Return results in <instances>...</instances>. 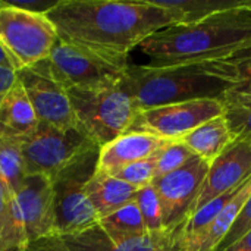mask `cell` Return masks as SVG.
<instances>
[{
    "label": "cell",
    "mask_w": 251,
    "mask_h": 251,
    "mask_svg": "<svg viewBox=\"0 0 251 251\" xmlns=\"http://www.w3.org/2000/svg\"><path fill=\"white\" fill-rule=\"evenodd\" d=\"M38 125L35 110L16 78L0 101V138L22 144L37 131Z\"/></svg>",
    "instance_id": "16"
},
{
    "label": "cell",
    "mask_w": 251,
    "mask_h": 251,
    "mask_svg": "<svg viewBox=\"0 0 251 251\" xmlns=\"http://www.w3.org/2000/svg\"><path fill=\"white\" fill-rule=\"evenodd\" d=\"M194 157L196 154L181 140L166 141V144L156 153V178L181 169Z\"/></svg>",
    "instance_id": "23"
},
{
    "label": "cell",
    "mask_w": 251,
    "mask_h": 251,
    "mask_svg": "<svg viewBox=\"0 0 251 251\" xmlns=\"http://www.w3.org/2000/svg\"><path fill=\"white\" fill-rule=\"evenodd\" d=\"M28 174L21 151V144L0 138V178L15 194L25 182Z\"/></svg>",
    "instance_id": "22"
},
{
    "label": "cell",
    "mask_w": 251,
    "mask_h": 251,
    "mask_svg": "<svg viewBox=\"0 0 251 251\" xmlns=\"http://www.w3.org/2000/svg\"><path fill=\"white\" fill-rule=\"evenodd\" d=\"M12 197H13V194L9 191L7 185H6L4 181L0 178V232L3 231L4 225H6L7 221H9Z\"/></svg>",
    "instance_id": "30"
},
{
    "label": "cell",
    "mask_w": 251,
    "mask_h": 251,
    "mask_svg": "<svg viewBox=\"0 0 251 251\" xmlns=\"http://www.w3.org/2000/svg\"><path fill=\"white\" fill-rule=\"evenodd\" d=\"M251 194V175L238 187L228 204L221 210V213L212 221L206 231L199 237L190 251H216L226 234L231 231L237 218L240 216L247 199Z\"/></svg>",
    "instance_id": "19"
},
{
    "label": "cell",
    "mask_w": 251,
    "mask_h": 251,
    "mask_svg": "<svg viewBox=\"0 0 251 251\" xmlns=\"http://www.w3.org/2000/svg\"><path fill=\"white\" fill-rule=\"evenodd\" d=\"M10 219L22 231L28 244L54 235L51 179L43 175H28L12 197Z\"/></svg>",
    "instance_id": "12"
},
{
    "label": "cell",
    "mask_w": 251,
    "mask_h": 251,
    "mask_svg": "<svg viewBox=\"0 0 251 251\" xmlns=\"http://www.w3.org/2000/svg\"><path fill=\"white\" fill-rule=\"evenodd\" d=\"M247 57L187 62L168 66L128 65L119 82L138 112L203 99L225 100L244 81Z\"/></svg>",
    "instance_id": "2"
},
{
    "label": "cell",
    "mask_w": 251,
    "mask_h": 251,
    "mask_svg": "<svg viewBox=\"0 0 251 251\" xmlns=\"http://www.w3.org/2000/svg\"><path fill=\"white\" fill-rule=\"evenodd\" d=\"M225 118L234 138H241L251 144V109L240 104H226Z\"/></svg>",
    "instance_id": "26"
},
{
    "label": "cell",
    "mask_w": 251,
    "mask_h": 251,
    "mask_svg": "<svg viewBox=\"0 0 251 251\" xmlns=\"http://www.w3.org/2000/svg\"><path fill=\"white\" fill-rule=\"evenodd\" d=\"M209 165L196 156L181 169L151 182L160 200L165 231L176 232L187 221L200 194Z\"/></svg>",
    "instance_id": "11"
},
{
    "label": "cell",
    "mask_w": 251,
    "mask_h": 251,
    "mask_svg": "<svg viewBox=\"0 0 251 251\" xmlns=\"http://www.w3.org/2000/svg\"><path fill=\"white\" fill-rule=\"evenodd\" d=\"M224 100L203 99L159 106L138 112L129 131L153 134L162 140H181L201 124L225 115Z\"/></svg>",
    "instance_id": "9"
},
{
    "label": "cell",
    "mask_w": 251,
    "mask_h": 251,
    "mask_svg": "<svg viewBox=\"0 0 251 251\" xmlns=\"http://www.w3.org/2000/svg\"><path fill=\"white\" fill-rule=\"evenodd\" d=\"M87 197L99 218L103 219L135 199L138 188L110 175H96L88 181Z\"/></svg>",
    "instance_id": "17"
},
{
    "label": "cell",
    "mask_w": 251,
    "mask_h": 251,
    "mask_svg": "<svg viewBox=\"0 0 251 251\" xmlns=\"http://www.w3.org/2000/svg\"><path fill=\"white\" fill-rule=\"evenodd\" d=\"M232 140L234 135L225 115L201 124L181 138V141L197 157L207 163H212L232 143Z\"/></svg>",
    "instance_id": "18"
},
{
    "label": "cell",
    "mask_w": 251,
    "mask_h": 251,
    "mask_svg": "<svg viewBox=\"0 0 251 251\" xmlns=\"http://www.w3.org/2000/svg\"><path fill=\"white\" fill-rule=\"evenodd\" d=\"M151 66L251 56V0L194 22L160 29L140 46Z\"/></svg>",
    "instance_id": "3"
},
{
    "label": "cell",
    "mask_w": 251,
    "mask_h": 251,
    "mask_svg": "<svg viewBox=\"0 0 251 251\" xmlns=\"http://www.w3.org/2000/svg\"><path fill=\"white\" fill-rule=\"evenodd\" d=\"M226 104H250L251 103V79H244L237 85L224 100Z\"/></svg>",
    "instance_id": "29"
},
{
    "label": "cell",
    "mask_w": 251,
    "mask_h": 251,
    "mask_svg": "<svg viewBox=\"0 0 251 251\" xmlns=\"http://www.w3.org/2000/svg\"><path fill=\"white\" fill-rule=\"evenodd\" d=\"M222 251H251V231Z\"/></svg>",
    "instance_id": "32"
},
{
    "label": "cell",
    "mask_w": 251,
    "mask_h": 251,
    "mask_svg": "<svg viewBox=\"0 0 251 251\" xmlns=\"http://www.w3.org/2000/svg\"><path fill=\"white\" fill-rule=\"evenodd\" d=\"M57 40L47 15L0 6V46L15 71L46 60Z\"/></svg>",
    "instance_id": "7"
},
{
    "label": "cell",
    "mask_w": 251,
    "mask_h": 251,
    "mask_svg": "<svg viewBox=\"0 0 251 251\" xmlns=\"http://www.w3.org/2000/svg\"><path fill=\"white\" fill-rule=\"evenodd\" d=\"M94 147L99 146L76 128L59 129L40 122L37 131L21 144V151L28 175L53 179L69 163Z\"/></svg>",
    "instance_id": "8"
},
{
    "label": "cell",
    "mask_w": 251,
    "mask_h": 251,
    "mask_svg": "<svg viewBox=\"0 0 251 251\" xmlns=\"http://www.w3.org/2000/svg\"><path fill=\"white\" fill-rule=\"evenodd\" d=\"M243 74H244V79H251V56L250 59L243 65Z\"/></svg>",
    "instance_id": "35"
},
{
    "label": "cell",
    "mask_w": 251,
    "mask_h": 251,
    "mask_svg": "<svg viewBox=\"0 0 251 251\" xmlns=\"http://www.w3.org/2000/svg\"><path fill=\"white\" fill-rule=\"evenodd\" d=\"M110 176H115L138 190L146 185H150L156 178V154L126 165Z\"/></svg>",
    "instance_id": "25"
},
{
    "label": "cell",
    "mask_w": 251,
    "mask_h": 251,
    "mask_svg": "<svg viewBox=\"0 0 251 251\" xmlns=\"http://www.w3.org/2000/svg\"><path fill=\"white\" fill-rule=\"evenodd\" d=\"M169 251H181V250H169Z\"/></svg>",
    "instance_id": "38"
},
{
    "label": "cell",
    "mask_w": 251,
    "mask_h": 251,
    "mask_svg": "<svg viewBox=\"0 0 251 251\" xmlns=\"http://www.w3.org/2000/svg\"><path fill=\"white\" fill-rule=\"evenodd\" d=\"M157 4L172 9L182 18V24L194 22L216 12L241 4L244 0H154Z\"/></svg>",
    "instance_id": "21"
},
{
    "label": "cell",
    "mask_w": 251,
    "mask_h": 251,
    "mask_svg": "<svg viewBox=\"0 0 251 251\" xmlns=\"http://www.w3.org/2000/svg\"><path fill=\"white\" fill-rule=\"evenodd\" d=\"M26 251H57V250H54V249L49 247V246H47V244H44L41 240H38V241H34V243L28 244Z\"/></svg>",
    "instance_id": "33"
},
{
    "label": "cell",
    "mask_w": 251,
    "mask_h": 251,
    "mask_svg": "<svg viewBox=\"0 0 251 251\" xmlns=\"http://www.w3.org/2000/svg\"><path fill=\"white\" fill-rule=\"evenodd\" d=\"M16 81V71L0 66V101Z\"/></svg>",
    "instance_id": "31"
},
{
    "label": "cell",
    "mask_w": 251,
    "mask_h": 251,
    "mask_svg": "<svg viewBox=\"0 0 251 251\" xmlns=\"http://www.w3.org/2000/svg\"><path fill=\"white\" fill-rule=\"evenodd\" d=\"M99 225L115 243H122L147 234L143 216L134 200L119 210L113 212L112 215L100 219Z\"/></svg>",
    "instance_id": "20"
},
{
    "label": "cell",
    "mask_w": 251,
    "mask_h": 251,
    "mask_svg": "<svg viewBox=\"0 0 251 251\" xmlns=\"http://www.w3.org/2000/svg\"><path fill=\"white\" fill-rule=\"evenodd\" d=\"M59 0H0V6H9L34 13H49Z\"/></svg>",
    "instance_id": "28"
},
{
    "label": "cell",
    "mask_w": 251,
    "mask_h": 251,
    "mask_svg": "<svg viewBox=\"0 0 251 251\" xmlns=\"http://www.w3.org/2000/svg\"><path fill=\"white\" fill-rule=\"evenodd\" d=\"M166 140L141 131H128L100 147L96 175H112L126 165L156 154Z\"/></svg>",
    "instance_id": "15"
},
{
    "label": "cell",
    "mask_w": 251,
    "mask_h": 251,
    "mask_svg": "<svg viewBox=\"0 0 251 251\" xmlns=\"http://www.w3.org/2000/svg\"><path fill=\"white\" fill-rule=\"evenodd\" d=\"M240 106H244V107H247V109H251V103L250 104H240Z\"/></svg>",
    "instance_id": "37"
},
{
    "label": "cell",
    "mask_w": 251,
    "mask_h": 251,
    "mask_svg": "<svg viewBox=\"0 0 251 251\" xmlns=\"http://www.w3.org/2000/svg\"><path fill=\"white\" fill-rule=\"evenodd\" d=\"M16 78L41 124L59 129H79L66 88L51 74L47 59L16 71Z\"/></svg>",
    "instance_id": "10"
},
{
    "label": "cell",
    "mask_w": 251,
    "mask_h": 251,
    "mask_svg": "<svg viewBox=\"0 0 251 251\" xmlns=\"http://www.w3.org/2000/svg\"><path fill=\"white\" fill-rule=\"evenodd\" d=\"M66 93L79 131L99 147L128 132L138 115L134 101L119 84L100 88H68Z\"/></svg>",
    "instance_id": "4"
},
{
    "label": "cell",
    "mask_w": 251,
    "mask_h": 251,
    "mask_svg": "<svg viewBox=\"0 0 251 251\" xmlns=\"http://www.w3.org/2000/svg\"><path fill=\"white\" fill-rule=\"evenodd\" d=\"M249 231H251V194L247 199L240 216L237 218L235 224L232 225L231 231L226 234V237L224 238V241L221 243V246L218 247L216 251H222L224 249H226L228 246H231L232 243H235L237 240L244 237Z\"/></svg>",
    "instance_id": "27"
},
{
    "label": "cell",
    "mask_w": 251,
    "mask_h": 251,
    "mask_svg": "<svg viewBox=\"0 0 251 251\" xmlns=\"http://www.w3.org/2000/svg\"><path fill=\"white\" fill-rule=\"evenodd\" d=\"M0 66H4V68H10V69H13V65H12V62H10V59H9V56L6 54V51L3 50V47L0 46ZM15 71V69H13Z\"/></svg>",
    "instance_id": "34"
},
{
    "label": "cell",
    "mask_w": 251,
    "mask_h": 251,
    "mask_svg": "<svg viewBox=\"0 0 251 251\" xmlns=\"http://www.w3.org/2000/svg\"><path fill=\"white\" fill-rule=\"evenodd\" d=\"M250 175L251 144L241 138H234L232 143L209 165V171L191 213L197 212L213 199L234 191Z\"/></svg>",
    "instance_id": "14"
},
{
    "label": "cell",
    "mask_w": 251,
    "mask_h": 251,
    "mask_svg": "<svg viewBox=\"0 0 251 251\" xmlns=\"http://www.w3.org/2000/svg\"><path fill=\"white\" fill-rule=\"evenodd\" d=\"M134 201L140 209L147 232H163L165 228H163L162 206L153 184L140 188L135 194Z\"/></svg>",
    "instance_id": "24"
},
{
    "label": "cell",
    "mask_w": 251,
    "mask_h": 251,
    "mask_svg": "<svg viewBox=\"0 0 251 251\" xmlns=\"http://www.w3.org/2000/svg\"><path fill=\"white\" fill-rule=\"evenodd\" d=\"M47 63L66 90L118 85L129 65L126 56L100 53L62 40L51 49Z\"/></svg>",
    "instance_id": "6"
},
{
    "label": "cell",
    "mask_w": 251,
    "mask_h": 251,
    "mask_svg": "<svg viewBox=\"0 0 251 251\" xmlns=\"http://www.w3.org/2000/svg\"><path fill=\"white\" fill-rule=\"evenodd\" d=\"M46 15L59 40L126 57L154 32L184 22L154 0H59Z\"/></svg>",
    "instance_id": "1"
},
{
    "label": "cell",
    "mask_w": 251,
    "mask_h": 251,
    "mask_svg": "<svg viewBox=\"0 0 251 251\" xmlns=\"http://www.w3.org/2000/svg\"><path fill=\"white\" fill-rule=\"evenodd\" d=\"M176 232H147L143 237L115 243L97 224L82 231L51 235L41 241L57 251H169L175 250Z\"/></svg>",
    "instance_id": "13"
},
{
    "label": "cell",
    "mask_w": 251,
    "mask_h": 251,
    "mask_svg": "<svg viewBox=\"0 0 251 251\" xmlns=\"http://www.w3.org/2000/svg\"><path fill=\"white\" fill-rule=\"evenodd\" d=\"M3 251H26V247H12V249H7V250Z\"/></svg>",
    "instance_id": "36"
},
{
    "label": "cell",
    "mask_w": 251,
    "mask_h": 251,
    "mask_svg": "<svg viewBox=\"0 0 251 251\" xmlns=\"http://www.w3.org/2000/svg\"><path fill=\"white\" fill-rule=\"evenodd\" d=\"M99 151L100 147L85 151L51 179L54 235L74 234L99 222L85 191L88 181L96 174Z\"/></svg>",
    "instance_id": "5"
}]
</instances>
